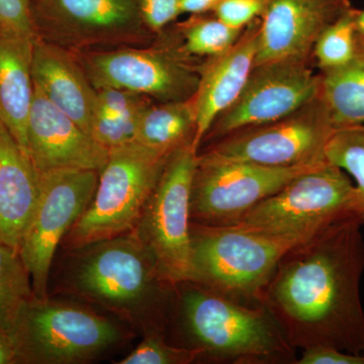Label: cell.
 I'll return each mask as SVG.
<instances>
[{"label":"cell","instance_id":"1","mask_svg":"<svg viewBox=\"0 0 364 364\" xmlns=\"http://www.w3.org/2000/svg\"><path fill=\"white\" fill-rule=\"evenodd\" d=\"M363 226L359 217L333 223L277 263L260 304L294 349L364 354Z\"/></svg>","mask_w":364,"mask_h":364},{"label":"cell","instance_id":"2","mask_svg":"<svg viewBox=\"0 0 364 364\" xmlns=\"http://www.w3.org/2000/svg\"><path fill=\"white\" fill-rule=\"evenodd\" d=\"M63 287L133 326L167 337L176 286L133 231L72 249Z\"/></svg>","mask_w":364,"mask_h":364},{"label":"cell","instance_id":"3","mask_svg":"<svg viewBox=\"0 0 364 364\" xmlns=\"http://www.w3.org/2000/svg\"><path fill=\"white\" fill-rule=\"evenodd\" d=\"M170 342L200 352L198 363L296 364L294 349L264 306L244 304L195 282L176 286Z\"/></svg>","mask_w":364,"mask_h":364},{"label":"cell","instance_id":"4","mask_svg":"<svg viewBox=\"0 0 364 364\" xmlns=\"http://www.w3.org/2000/svg\"><path fill=\"white\" fill-rule=\"evenodd\" d=\"M191 282L244 304H258L277 263L304 240L236 226L191 223Z\"/></svg>","mask_w":364,"mask_h":364},{"label":"cell","instance_id":"5","mask_svg":"<svg viewBox=\"0 0 364 364\" xmlns=\"http://www.w3.org/2000/svg\"><path fill=\"white\" fill-rule=\"evenodd\" d=\"M171 153L136 142L109 151L92 200L61 246L72 250L133 231Z\"/></svg>","mask_w":364,"mask_h":364},{"label":"cell","instance_id":"6","mask_svg":"<svg viewBox=\"0 0 364 364\" xmlns=\"http://www.w3.org/2000/svg\"><path fill=\"white\" fill-rule=\"evenodd\" d=\"M349 217L363 219L358 189L343 170L326 162L296 176L231 226L306 240Z\"/></svg>","mask_w":364,"mask_h":364},{"label":"cell","instance_id":"7","mask_svg":"<svg viewBox=\"0 0 364 364\" xmlns=\"http://www.w3.org/2000/svg\"><path fill=\"white\" fill-rule=\"evenodd\" d=\"M128 336L119 323L85 306L35 296L11 342L18 363L75 364L97 358Z\"/></svg>","mask_w":364,"mask_h":364},{"label":"cell","instance_id":"8","mask_svg":"<svg viewBox=\"0 0 364 364\" xmlns=\"http://www.w3.org/2000/svg\"><path fill=\"white\" fill-rule=\"evenodd\" d=\"M97 90L133 91L155 102H183L193 97L202 61L179 49L172 28H165L146 47H119L74 53Z\"/></svg>","mask_w":364,"mask_h":364},{"label":"cell","instance_id":"9","mask_svg":"<svg viewBox=\"0 0 364 364\" xmlns=\"http://www.w3.org/2000/svg\"><path fill=\"white\" fill-rule=\"evenodd\" d=\"M335 131L318 92L317 97L289 116L205 144L198 156L208 161L247 162L268 167L313 164L326 161V145Z\"/></svg>","mask_w":364,"mask_h":364},{"label":"cell","instance_id":"10","mask_svg":"<svg viewBox=\"0 0 364 364\" xmlns=\"http://www.w3.org/2000/svg\"><path fill=\"white\" fill-rule=\"evenodd\" d=\"M198 152L188 142L169 155L133 230L176 286L191 279V193Z\"/></svg>","mask_w":364,"mask_h":364},{"label":"cell","instance_id":"11","mask_svg":"<svg viewBox=\"0 0 364 364\" xmlns=\"http://www.w3.org/2000/svg\"><path fill=\"white\" fill-rule=\"evenodd\" d=\"M36 35L73 53L146 47L156 36L135 0H31Z\"/></svg>","mask_w":364,"mask_h":364},{"label":"cell","instance_id":"12","mask_svg":"<svg viewBox=\"0 0 364 364\" xmlns=\"http://www.w3.org/2000/svg\"><path fill=\"white\" fill-rule=\"evenodd\" d=\"M40 174L39 200L18 253L30 273L36 298L46 299L55 254L92 200L100 172L61 169Z\"/></svg>","mask_w":364,"mask_h":364},{"label":"cell","instance_id":"13","mask_svg":"<svg viewBox=\"0 0 364 364\" xmlns=\"http://www.w3.org/2000/svg\"><path fill=\"white\" fill-rule=\"evenodd\" d=\"M327 161L293 167L247 162H198L191 193V223L231 226L296 176Z\"/></svg>","mask_w":364,"mask_h":364},{"label":"cell","instance_id":"14","mask_svg":"<svg viewBox=\"0 0 364 364\" xmlns=\"http://www.w3.org/2000/svg\"><path fill=\"white\" fill-rule=\"evenodd\" d=\"M313 61L287 59L254 66L240 95L215 119L200 147L242 129L282 119L317 97L321 75L314 72Z\"/></svg>","mask_w":364,"mask_h":364},{"label":"cell","instance_id":"15","mask_svg":"<svg viewBox=\"0 0 364 364\" xmlns=\"http://www.w3.org/2000/svg\"><path fill=\"white\" fill-rule=\"evenodd\" d=\"M350 6V0H267L260 16L254 66L279 60L313 59L321 33Z\"/></svg>","mask_w":364,"mask_h":364},{"label":"cell","instance_id":"16","mask_svg":"<svg viewBox=\"0 0 364 364\" xmlns=\"http://www.w3.org/2000/svg\"><path fill=\"white\" fill-rule=\"evenodd\" d=\"M28 154L41 173L61 169L100 172L109 151L35 88L28 124Z\"/></svg>","mask_w":364,"mask_h":364},{"label":"cell","instance_id":"17","mask_svg":"<svg viewBox=\"0 0 364 364\" xmlns=\"http://www.w3.org/2000/svg\"><path fill=\"white\" fill-rule=\"evenodd\" d=\"M259 26L260 18H256L227 51L205 58L200 64V81L193 97L196 150H200L215 119L233 104L247 82L255 65Z\"/></svg>","mask_w":364,"mask_h":364},{"label":"cell","instance_id":"18","mask_svg":"<svg viewBox=\"0 0 364 364\" xmlns=\"http://www.w3.org/2000/svg\"><path fill=\"white\" fill-rule=\"evenodd\" d=\"M32 76L33 87L91 136L97 114V90L75 54L37 38Z\"/></svg>","mask_w":364,"mask_h":364},{"label":"cell","instance_id":"19","mask_svg":"<svg viewBox=\"0 0 364 364\" xmlns=\"http://www.w3.org/2000/svg\"><path fill=\"white\" fill-rule=\"evenodd\" d=\"M40 193V172L0 123V241L18 251Z\"/></svg>","mask_w":364,"mask_h":364},{"label":"cell","instance_id":"20","mask_svg":"<svg viewBox=\"0 0 364 364\" xmlns=\"http://www.w3.org/2000/svg\"><path fill=\"white\" fill-rule=\"evenodd\" d=\"M30 38L0 35V123L28 153V124L33 100Z\"/></svg>","mask_w":364,"mask_h":364},{"label":"cell","instance_id":"21","mask_svg":"<svg viewBox=\"0 0 364 364\" xmlns=\"http://www.w3.org/2000/svg\"><path fill=\"white\" fill-rule=\"evenodd\" d=\"M196 135L193 97L183 102H151L139 117L135 142L171 153Z\"/></svg>","mask_w":364,"mask_h":364},{"label":"cell","instance_id":"22","mask_svg":"<svg viewBox=\"0 0 364 364\" xmlns=\"http://www.w3.org/2000/svg\"><path fill=\"white\" fill-rule=\"evenodd\" d=\"M320 95L335 129L364 124V62L320 70Z\"/></svg>","mask_w":364,"mask_h":364},{"label":"cell","instance_id":"23","mask_svg":"<svg viewBox=\"0 0 364 364\" xmlns=\"http://www.w3.org/2000/svg\"><path fill=\"white\" fill-rule=\"evenodd\" d=\"M35 298L32 279L16 249L0 241V335L11 340L21 314Z\"/></svg>","mask_w":364,"mask_h":364},{"label":"cell","instance_id":"24","mask_svg":"<svg viewBox=\"0 0 364 364\" xmlns=\"http://www.w3.org/2000/svg\"><path fill=\"white\" fill-rule=\"evenodd\" d=\"M179 49L191 58H210L227 51L244 30L232 28L213 13L191 14L189 18L170 25Z\"/></svg>","mask_w":364,"mask_h":364},{"label":"cell","instance_id":"25","mask_svg":"<svg viewBox=\"0 0 364 364\" xmlns=\"http://www.w3.org/2000/svg\"><path fill=\"white\" fill-rule=\"evenodd\" d=\"M350 6L323 31L314 46L313 59L320 70L337 68L356 58L355 18Z\"/></svg>","mask_w":364,"mask_h":364},{"label":"cell","instance_id":"26","mask_svg":"<svg viewBox=\"0 0 364 364\" xmlns=\"http://www.w3.org/2000/svg\"><path fill=\"white\" fill-rule=\"evenodd\" d=\"M325 159L354 181L363 203L364 224V124L337 129L326 145Z\"/></svg>","mask_w":364,"mask_h":364},{"label":"cell","instance_id":"27","mask_svg":"<svg viewBox=\"0 0 364 364\" xmlns=\"http://www.w3.org/2000/svg\"><path fill=\"white\" fill-rule=\"evenodd\" d=\"M200 352L170 343L165 335L144 336L143 341L117 364H191L198 363Z\"/></svg>","mask_w":364,"mask_h":364},{"label":"cell","instance_id":"28","mask_svg":"<svg viewBox=\"0 0 364 364\" xmlns=\"http://www.w3.org/2000/svg\"><path fill=\"white\" fill-rule=\"evenodd\" d=\"M143 111L122 117L97 114L91 136L109 151L135 142L139 117Z\"/></svg>","mask_w":364,"mask_h":364},{"label":"cell","instance_id":"29","mask_svg":"<svg viewBox=\"0 0 364 364\" xmlns=\"http://www.w3.org/2000/svg\"><path fill=\"white\" fill-rule=\"evenodd\" d=\"M0 35L37 39L31 0H0Z\"/></svg>","mask_w":364,"mask_h":364},{"label":"cell","instance_id":"30","mask_svg":"<svg viewBox=\"0 0 364 364\" xmlns=\"http://www.w3.org/2000/svg\"><path fill=\"white\" fill-rule=\"evenodd\" d=\"M152 98L133 91L105 88L97 90V114L109 117H122L142 112Z\"/></svg>","mask_w":364,"mask_h":364},{"label":"cell","instance_id":"31","mask_svg":"<svg viewBox=\"0 0 364 364\" xmlns=\"http://www.w3.org/2000/svg\"><path fill=\"white\" fill-rule=\"evenodd\" d=\"M267 0H223L210 13L232 28L244 30L256 18H260Z\"/></svg>","mask_w":364,"mask_h":364},{"label":"cell","instance_id":"32","mask_svg":"<svg viewBox=\"0 0 364 364\" xmlns=\"http://www.w3.org/2000/svg\"><path fill=\"white\" fill-rule=\"evenodd\" d=\"M181 0H135L144 25L156 37L181 16Z\"/></svg>","mask_w":364,"mask_h":364},{"label":"cell","instance_id":"33","mask_svg":"<svg viewBox=\"0 0 364 364\" xmlns=\"http://www.w3.org/2000/svg\"><path fill=\"white\" fill-rule=\"evenodd\" d=\"M296 364H364V354L318 347L301 351V358H298Z\"/></svg>","mask_w":364,"mask_h":364},{"label":"cell","instance_id":"34","mask_svg":"<svg viewBox=\"0 0 364 364\" xmlns=\"http://www.w3.org/2000/svg\"><path fill=\"white\" fill-rule=\"evenodd\" d=\"M223 0H181V13L200 14L210 13Z\"/></svg>","mask_w":364,"mask_h":364},{"label":"cell","instance_id":"35","mask_svg":"<svg viewBox=\"0 0 364 364\" xmlns=\"http://www.w3.org/2000/svg\"><path fill=\"white\" fill-rule=\"evenodd\" d=\"M18 363L13 342L6 336L0 335V364Z\"/></svg>","mask_w":364,"mask_h":364},{"label":"cell","instance_id":"36","mask_svg":"<svg viewBox=\"0 0 364 364\" xmlns=\"http://www.w3.org/2000/svg\"><path fill=\"white\" fill-rule=\"evenodd\" d=\"M356 40L364 43V9H358L355 18Z\"/></svg>","mask_w":364,"mask_h":364},{"label":"cell","instance_id":"37","mask_svg":"<svg viewBox=\"0 0 364 364\" xmlns=\"http://www.w3.org/2000/svg\"><path fill=\"white\" fill-rule=\"evenodd\" d=\"M356 59L364 62V43L358 42V40H356Z\"/></svg>","mask_w":364,"mask_h":364}]
</instances>
